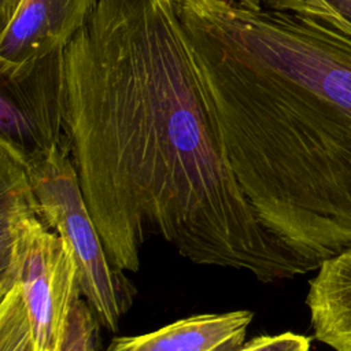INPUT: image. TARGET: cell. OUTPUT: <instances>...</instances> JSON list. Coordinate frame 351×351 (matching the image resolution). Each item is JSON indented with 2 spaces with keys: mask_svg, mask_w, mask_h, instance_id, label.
Masks as SVG:
<instances>
[{
  "mask_svg": "<svg viewBox=\"0 0 351 351\" xmlns=\"http://www.w3.org/2000/svg\"><path fill=\"white\" fill-rule=\"evenodd\" d=\"M64 49L11 73H0V138L23 151L45 149L66 137Z\"/></svg>",
  "mask_w": 351,
  "mask_h": 351,
  "instance_id": "cell-4",
  "label": "cell"
},
{
  "mask_svg": "<svg viewBox=\"0 0 351 351\" xmlns=\"http://www.w3.org/2000/svg\"><path fill=\"white\" fill-rule=\"evenodd\" d=\"M306 304L315 339L335 351H351V248L319 265Z\"/></svg>",
  "mask_w": 351,
  "mask_h": 351,
  "instance_id": "cell-7",
  "label": "cell"
},
{
  "mask_svg": "<svg viewBox=\"0 0 351 351\" xmlns=\"http://www.w3.org/2000/svg\"><path fill=\"white\" fill-rule=\"evenodd\" d=\"M262 1L270 7L285 0H262ZM313 1H319L329 5L330 8H333L335 11H337L340 15H343L346 19L351 22V0H313Z\"/></svg>",
  "mask_w": 351,
  "mask_h": 351,
  "instance_id": "cell-11",
  "label": "cell"
},
{
  "mask_svg": "<svg viewBox=\"0 0 351 351\" xmlns=\"http://www.w3.org/2000/svg\"><path fill=\"white\" fill-rule=\"evenodd\" d=\"M99 321L85 299H78L70 313L66 340L62 351H97Z\"/></svg>",
  "mask_w": 351,
  "mask_h": 351,
  "instance_id": "cell-9",
  "label": "cell"
},
{
  "mask_svg": "<svg viewBox=\"0 0 351 351\" xmlns=\"http://www.w3.org/2000/svg\"><path fill=\"white\" fill-rule=\"evenodd\" d=\"M19 287L34 351H62L71 308L82 298L74 256L45 221L27 152L0 138V295Z\"/></svg>",
  "mask_w": 351,
  "mask_h": 351,
  "instance_id": "cell-2",
  "label": "cell"
},
{
  "mask_svg": "<svg viewBox=\"0 0 351 351\" xmlns=\"http://www.w3.org/2000/svg\"><path fill=\"white\" fill-rule=\"evenodd\" d=\"M236 351H310V337L292 332L258 336Z\"/></svg>",
  "mask_w": 351,
  "mask_h": 351,
  "instance_id": "cell-10",
  "label": "cell"
},
{
  "mask_svg": "<svg viewBox=\"0 0 351 351\" xmlns=\"http://www.w3.org/2000/svg\"><path fill=\"white\" fill-rule=\"evenodd\" d=\"M66 134L111 263L149 236L276 282L315 267L258 218L221 141L176 0H99L64 48Z\"/></svg>",
  "mask_w": 351,
  "mask_h": 351,
  "instance_id": "cell-1",
  "label": "cell"
},
{
  "mask_svg": "<svg viewBox=\"0 0 351 351\" xmlns=\"http://www.w3.org/2000/svg\"><path fill=\"white\" fill-rule=\"evenodd\" d=\"M21 0H0V22L1 27L10 21L12 14L15 12Z\"/></svg>",
  "mask_w": 351,
  "mask_h": 351,
  "instance_id": "cell-12",
  "label": "cell"
},
{
  "mask_svg": "<svg viewBox=\"0 0 351 351\" xmlns=\"http://www.w3.org/2000/svg\"><path fill=\"white\" fill-rule=\"evenodd\" d=\"M0 351H34L26 303L16 285L0 295Z\"/></svg>",
  "mask_w": 351,
  "mask_h": 351,
  "instance_id": "cell-8",
  "label": "cell"
},
{
  "mask_svg": "<svg viewBox=\"0 0 351 351\" xmlns=\"http://www.w3.org/2000/svg\"><path fill=\"white\" fill-rule=\"evenodd\" d=\"M254 318L250 310L204 313L136 336H117L104 351H236Z\"/></svg>",
  "mask_w": 351,
  "mask_h": 351,
  "instance_id": "cell-6",
  "label": "cell"
},
{
  "mask_svg": "<svg viewBox=\"0 0 351 351\" xmlns=\"http://www.w3.org/2000/svg\"><path fill=\"white\" fill-rule=\"evenodd\" d=\"M99 0H21L0 34V73L64 49Z\"/></svg>",
  "mask_w": 351,
  "mask_h": 351,
  "instance_id": "cell-5",
  "label": "cell"
},
{
  "mask_svg": "<svg viewBox=\"0 0 351 351\" xmlns=\"http://www.w3.org/2000/svg\"><path fill=\"white\" fill-rule=\"evenodd\" d=\"M27 170L41 213L71 251L82 298L99 324L115 332L133 303L134 287L110 261L86 206L67 134L27 154Z\"/></svg>",
  "mask_w": 351,
  "mask_h": 351,
  "instance_id": "cell-3",
  "label": "cell"
}]
</instances>
